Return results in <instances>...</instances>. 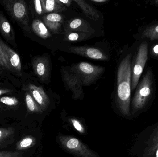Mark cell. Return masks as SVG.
Returning a JSON list of instances; mask_svg holds the SVG:
<instances>
[{
  "label": "cell",
  "instance_id": "d6986e66",
  "mask_svg": "<svg viewBox=\"0 0 158 157\" xmlns=\"http://www.w3.org/2000/svg\"><path fill=\"white\" fill-rule=\"evenodd\" d=\"M25 102L28 111L30 113L41 114L43 112L40 107L28 91L25 93Z\"/></svg>",
  "mask_w": 158,
  "mask_h": 157
},
{
  "label": "cell",
  "instance_id": "277c9868",
  "mask_svg": "<svg viewBox=\"0 0 158 157\" xmlns=\"http://www.w3.org/2000/svg\"><path fill=\"white\" fill-rule=\"evenodd\" d=\"M57 143L65 152L75 157H101L77 137L58 134Z\"/></svg>",
  "mask_w": 158,
  "mask_h": 157
},
{
  "label": "cell",
  "instance_id": "f1b7e54d",
  "mask_svg": "<svg viewBox=\"0 0 158 157\" xmlns=\"http://www.w3.org/2000/svg\"><path fill=\"white\" fill-rule=\"evenodd\" d=\"M34 7L37 14L39 15L43 14L42 6L41 2L40 0H35L33 1Z\"/></svg>",
  "mask_w": 158,
  "mask_h": 157
},
{
  "label": "cell",
  "instance_id": "4dcf8cb0",
  "mask_svg": "<svg viewBox=\"0 0 158 157\" xmlns=\"http://www.w3.org/2000/svg\"><path fill=\"white\" fill-rule=\"evenodd\" d=\"M59 1L62 2L63 4L66 6L67 7L70 6L71 2H72L71 0H59Z\"/></svg>",
  "mask_w": 158,
  "mask_h": 157
},
{
  "label": "cell",
  "instance_id": "603a6c76",
  "mask_svg": "<svg viewBox=\"0 0 158 157\" xmlns=\"http://www.w3.org/2000/svg\"><path fill=\"white\" fill-rule=\"evenodd\" d=\"M148 54L149 59L158 61V41L148 42Z\"/></svg>",
  "mask_w": 158,
  "mask_h": 157
},
{
  "label": "cell",
  "instance_id": "8fae6325",
  "mask_svg": "<svg viewBox=\"0 0 158 157\" xmlns=\"http://www.w3.org/2000/svg\"><path fill=\"white\" fill-rule=\"evenodd\" d=\"M32 66L34 73L41 81L44 82L48 79L50 73V63L48 58L45 56L34 58Z\"/></svg>",
  "mask_w": 158,
  "mask_h": 157
},
{
  "label": "cell",
  "instance_id": "ffe728a7",
  "mask_svg": "<svg viewBox=\"0 0 158 157\" xmlns=\"http://www.w3.org/2000/svg\"><path fill=\"white\" fill-rule=\"evenodd\" d=\"M36 144V138L31 135H27L17 143L16 148L18 151L27 150L35 146Z\"/></svg>",
  "mask_w": 158,
  "mask_h": 157
},
{
  "label": "cell",
  "instance_id": "3957f363",
  "mask_svg": "<svg viewBox=\"0 0 158 157\" xmlns=\"http://www.w3.org/2000/svg\"><path fill=\"white\" fill-rule=\"evenodd\" d=\"M134 49L131 63V90H135L148 61V42L145 40L137 41Z\"/></svg>",
  "mask_w": 158,
  "mask_h": 157
},
{
  "label": "cell",
  "instance_id": "7a4b0ae2",
  "mask_svg": "<svg viewBox=\"0 0 158 157\" xmlns=\"http://www.w3.org/2000/svg\"><path fill=\"white\" fill-rule=\"evenodd\" d=\"M131 102L132 112L143 110L154 100L156 90V77L152 67L148 66L135 89Z\"/></svg>",
  "mask_w": 158,
  "mask_h": 157
},
{
  "label": "cell",
  "instance_id": "d4e9b609",
  "mask_svg": "<svg viewBox=\"0 0 158 157\" xmlns=\"http://www.w3.org/2000/svg\"><path fill=\"white\" fill-rule=\"evenodd\" d=\"M158 147V131L156 133V135H153V137L149 143L148 148V154L152 155L155 152V150Z\"/></svg>",
  "mask_w": 158,
  "mask_h": 157
},
{
  "label": "cell",
  "instance_id": "5bb4252c",
  "mask_svg": "<svg viewBox=\"0 0 158 157\" xmlns=\"http://www.w3.org/2000/svg\"><path fill=\"white\" fill-rule=\"evenodd\" d=\"M0 32L9 42L15 41V33L12 26L2 13H0Z\"/></svg>",
  "mask_w": 158,
  "mask_h": 157
},
{
  "label": "cell",
  "instance_id": "e575fe53",
  "mask_svg": "<svg viewBox=\"0 0 158 157\" xmlns=\"http://www.w3.org/2000/svg\"><path fill=\"white\" fill-rule=\"evenodd\" d=\"M0 72H1V71H0Z\"/></svg>",
  "mask_w": 158,
  "mask_h": 157
},
{
  "label": "cell",
  "instance_id": "30bf717a",
  "mask_svg": "<svg viewBox=\"0 0 158 157\" xmlns=\"http://www.w3.org/2000/svg\"><path fill=\"white\" fill-rule=\"evenodd\" d=\"M68 49L71 53L90 59L101 61H107L109 59L108 56L106 54L97 48L88 47H70Z\"/></svg>",
  "mask_w": 158,
  "mask_h": 157
},
{
  "label": "cell",
  "instance_id": "83f0119b",
  "mask_svg": "<svg viewBox=\"0 0 158 157\" xmlns=\"http://www.w3.org/2000/svg\"><path fill=\"white\" fill-rule=\"evenodd\" d=\"M65 37V39L69 41H77L80 39V35L77 32H70L67 33Z\"/></svg>",
  "mask_w": 158,
  "mask_h": 157
},
{
  "label": "cell",
  "instance_id": "cb8c5ba5",
  "mask_svg": "<svg viewBox=\"0 0 158 157\" xmlns=\"http://www.w3.org/2000/svg\"><path fill=\"white\" fill-rule=\"evenodd\" d=\"M0 103L10 107H15L18 105L19 101L15 97L3 96L0 97Z\"/></svg>",
  "mask_w": 158,
  "mask_h": 157
},
{
  "label": "cell",
  "instance_id": "4fadbf2b",
  "mask_svg": "<svg viewBox=\"0 0 158 157\" xmlns=\"http://www.w3.org/2000/svg\"><path fill=\"white\" fill-rule=\"evenodd\" d=\"M43 20L47 28L55 33L59 31L63 22V17L57 13H51L45 15Z\"/></svg>",
  "mask_w": 158,
  "mask_h": 157
},
{
  "label": "cell",
  "instance_id": "1f68e13d",
  "mask_svg": "<svg viewBox=\"0 0 158 157\" xmlns=\"http://www.w3.org/2000/svg\"><path fill=\"white\" fill-rule=\"evenodd\" d=\"M150 4L151 5L154 6H156L157 8V10L158 12V0H155V1H152L150 3Z\"/></svg>",
  "mask_w": 158,
  "mask_h": 157
},
{
  "label": "cell",
  "instance_id": "7402d4cb",
  "mask_svg": "<svg viewBox=\"0 0 158 157\" xmlns=\"http://www.w3.org/2000/svg\"><path fill=\"white\" fill-rule=\"evenodd\" d=\"M15 133V130L13 127L0 128V146L10 141Z\"/></svg>",
  "mask_w": 158,
  "mask_h": 157
},
{
  "label": "cell",
  "instance_id": "d6a6232c",
  "mask_svg": "<svg viewBox=\"0 0 158 157\" xmlns=\"http://www.w3.org/2000/svg\"><path fill=\"white\" fill-rule=\"evenodd\" d=\"M91 1L93 2H95L96 3H103L105 2H107V0H91Z\"/></svg>",
  "mask_w": 158,
  "mask_h": 157
},
{
  "label": "cell",
  "instance_id": "8992f818",
  "mask_svg": "<svg viewBox=\"0 0 158 157\" xmlns=\"http://www.w3.org/2000/svg\"><path fill=\"white\" fill-rule=\"evenodd\" d=\"M104 67L81 62L73 66L71 72L81 80L83 86H90L104 73Z\"/></svg>",
  "mask_w": 158,
  "mask_h": 157
},
{
  "label": "cell",
  "instance_id": "52a82bcc",
  "mask_svg": "<svg viewBox=\"0 0 158 157\" xmlns=\"http://www.w3.org/2000/svg\"><path fill=\"white\" fill-rule=\"evenodd\" d=\"M137 41L145 40L148 42L158 41V19L153 20L139 27L134 35Z\"/></svg>",
  "mask_w": 158,
  "mask_h": 157
},
{
  "label": "cell",
  "instance_id": "5b68a950",
  "mask_svg": "<svg viewBox=\"0 0 158 157\" xmlns=\"http://www.w3.org/2000/svg\"><path fill=\"white\" fill-rule=\"evenodd\" d=\"M0 4L13 19L25 31L30 32L28 10L23 0H0Z\"/></svg>",
  "mask_w": 158,
  "mask_h": 157
},
{
  "label": "cell",
  "instance_id": "ac0fdd59",
  "mask_svg": "<svg viewBox=\"0 0 158 157\" xmlns=\"http://www.w3.org/2000/svg\"><path fill=\"white\" fill-rule=\"evenodd\" d=\"M82 10L84 14L92 20H97L100 17L98 11L92 6L83 0H74Z\"/></svg>",
  "mask_w": 158,
  "mask_h": 157
},
{
  "label": "cell",
  "instance_id": "e0dca14e",
  "mask_svg": "<svg viewBox=\"0 0 158 157\" xmlns=\"http://www.w3.org/2000/svg\"><path fill=\"white\" fill-rule=\"evenodd\" d=\"M31 28L33 32L41 38L46 39L51 36L49 29L44 22L40 19L33 20L31 24Z\"/></svg>",
  "mask_w": 158,
  "mask_h": 157
},
{
  "label": "cell",
  "instance_id": "484cf974",
  "mask_svg": "<svg viewBox=\"0 0 158 157\" xmlns=\"http://www.w3.org/2000/svg\"><path fill=\"white\" fill-rule=\"evenodd\" d=\"M1 41H2L0 40V67L3 70L9 71V67L6 59L5 55L2 48Z\"/></svg>",
  "mask_w": 158,
  "mask_h": 157
},
{
  "label": "cell",
  "instance_id": "9c48e42d",
  "mask_svg": "<svg viewBox=\"0 0 158 157\" xmlns=\"http://www.w3.org/2000/svg\"><path fill=\"white\" fill-rule=\"evenodd\" d=\"M1 43L9 71L16 75L21 76L22 65L19 55L2 41H1Z\"/></svg>",
  "mask_w": 158,
  "mask_h": 157
},
{
  "label": "cell",
  "instance_id": "44dd1931",
  "mask_svg": "<svg viewBox=\"0 0 158 157\" xmlns=\"http://www.w3.org/2000/svg\"><path fill=\"white\" fill-rule=\"evenodd\" d=\"M67 121L70 126L80 134L85 135L86 133V128L81 121L78 118L74 117H68Z\"/></svg>",
  "mask_w": 158,
  "mask_h": 157
},
{
  "label": "cell",
  "instance_id": "ba28073f",
  "mask_svg": "<svg viewBox=\"0 0 158 157\" xmlns=\"http://www.w3.org/2000/svg\"><path fill=\"white\" fill-rule=\"evenodd\" d=\"M63 80L68 89L72 92V97L75 100L82 99L84 94L82 84L77 76L70 71L64 70L63 72Z\"/></svg>",
  "mask_w": 158,
  "mask_h": 157
},
{
  "label": "cell",
  "instance_id": "4316f807",
  "mask_svg": "<svg viewBox=\"0 0 158 157\" xmlns=\"http://www.w3.org/2000/svg\"><path fill=\"white\" fill-rule=\"evenodd\" d=\"M0 157H24L23 153L13 151H0Z\"/></svg>",
  "mask_w": 158,
  "mask_h": 157
},
{
  "label": "cell",
  "instance_id": "2e32d148",
  "mask_svg": "<svg viewBox=\"0 0 158 157\" xmlns=\"http://www.w3.org/2000/svg\"><path fill=\"white\" fill-rule=\"evenodd\" d=\"M91 29V26L87 22L81 18H76L69 23L66 30L67 32L76 31L87 33L90 31Z\"/></svg>",
  "mask_w": 158,
  "mask_h": 157
},
{
  "label": "cell",
  "instance_id": "6da1fadb",
  "mask_svg": "<svg viewBox=\"0 0 158 157\" xmlns=\"http://www.w3.org/2000/svg\"><path fill=\"white\" fill-rule=\"evenodd\" d=\"M134 49L129 51L123 58L117 72L116 105L120 113L125 117L131 116V63Z\"/></svg>",
  "mask_w": 158,
  "mask_h": 157
},
{
  "label": "cell",
  "instance_id": "9a60e30c",
  "mask_svg": "<svg viewBox=\"0 0 158 157\" xmlns=\"http://www.w3.org/2000/svg\"><path fill=\"white\" fill-rule=\"evenodd\" d=\"M43 13H57L66 10L65 6L59 0H42Z\"/></svg>",
  "mask_w": 158,
  "mask_h": 157
},
{
  "label": "cell",
  "instance_id": "f546056e",
  "mask_svg": "<svg viewBox=\"0 0 158 157\" xmlns=\"http://www.w3.org/2000/svg\"><path fill=\"white\" fill-rule=\"evenodd\" d=\"M11 92H12V90L10 89H7V88L0 89V96L4 95V94H8Z\"/></svg>",
  "mask_w": 158,
  "mask_h": 157
},
{
  "label": "cell",
  "instance_id": "7c38bea8",
  "mask_svg": "<svg viewBox=\"0 0 158 157\" xmlns=\"http://www.w3.org/2000/svg\"><path fill=\"white\" fill-rule=\"evenodd\" d=\"M27 90L32 96L43 112L48 108L50 104V98L42 87L30 84L28 86Z\"/></svg>",
  "mask_w": 158,
  "mask_h": 157
},
{
  "label": "cell",
  "instance_id": "836d02e7",
  "mask_svg": "<svg viewBox=\"0 0 158 157\" xmlns=\"http://www.w3.org/2000/svg\"><path fill=\"white\" fill-rule=\"evenodd\" d=\"M157 157H158V150L157 151Z\"/></svg>",
  "mask_w": 158,
  "mask_h": 157
}]
</instances>
